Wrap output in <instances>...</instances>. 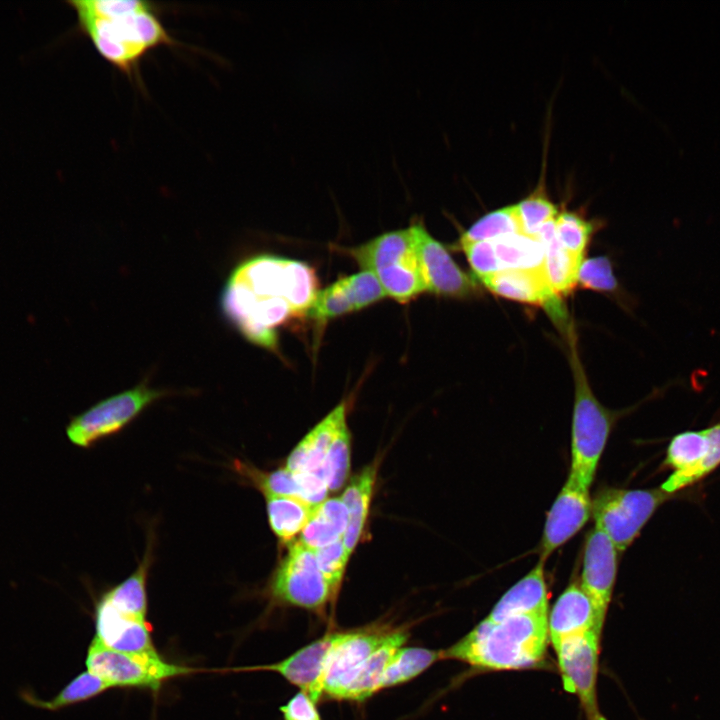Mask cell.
Returning <instances> with one entry per match:
<instances>
[{"label":"cell","instance_id":"cell-31","mask_svg":"<svg viewBox=\"0 0 720 720\" xmlns=\"http://www.w3.org/2000/svg\"><path fill=\"white\" fill-rule=\"evenodd\" d=\"M233 467L236 473L260 490L265 497L301 499V488L297 477L286 468L265 472L241 460H235Z\"/></svg>","mask_w":720,"mask_h":720},{"label":"cell","instance_id":"cell-32","mask_svg":"<svg viewBox=\"0 0 720 720\" xmlns=\"http://www.w3.org/2000/svg\"><path fill=\"white\" fill-rule=\"evenodd\" d=\"M522 233L515 205L492 211L473 223L460 237L459 245Z\"/></svg>","mask_w":720,"mask_h":720},{"label":"cell","instance_id":"cell-40","mask_svg":"<svg viewBox=\"0 0 720 720\" xmlns=\"http://www.w3.org/2000/svg\"><path fill=\"white\" fill-rule=\"evenodd\" d=\"M280 710L284 720H322L316 703L302 691L281 706Z\"/></svg>","mask_w":720,"mask_h":720},{"label":"cell","instance_id":"cell-28","mask_svg":"<svg viewBox=\"0 0 720 720\" xmlns=\"http://www.w3.org/2000/svg\"><path fill=\"white\" fill-rule=\"evenodd\" d=\"M542 269L553 292L560 298L569 294L577 283L583 257L566 250L555 237L544 244Z\"/></svg>","mask_w":720,"mask_h":720},{"label":"cell","instance_id":"cell-35","mask_svg":"<svg viewBox=\"0 0 720 720\" xmlns=\"http://www.w3.org/2000/svg\"><path fill=\"white\" fill-rule=\"evenodd\" d=\"M523 234L535 236L545 224L555 220L558 210L543 192H535L515 204Z\"/></svg>","mask_w":720,"mask_h":720},{"label":"cell","instance_id":"cell-39","mask_svg":"<svg viewBox=\"0 0 720 720\" xmlns=\"http://www.w3.org/2000/svg\"><path fill=\"white\" fill-rule=\"evenodd\" d=\"M460 248L479 280L502 271L493 240L461 244Z\"/></svg>","mask_w":720,"mask_h":720},{"label":"cell","instance_id":"cell-30","mask_svg":"<svg viewBox=\"0 0 720 720\" xmlns=\"http://www.w3.org/2000/svg\"><path fill=\"white\" fill-rule=\"evenodd\" d=\"M438 660H442L441 650L401 647L387 666L379 689L382 690L410 681Z\"/></svg>","mask_w":720,"mask_h":720},{"label":"cell","instance_id":"cell-16","mask_svg":"<svg viewBox=\"0 0 720 720\" xmlns=\"http://www.w3.org/2000/svg\"><path fill=\"white\" fill-rule=\"evenodd\" d=\"M383 297L386 295L376 277L361 270L320 290L306 314L313 320L327 321L361 310Z\"/></svg>","mask_w":720,"mask_h":720},{"label":"cell","instance_id":"cell-4","mask_svg":"<svg viewBox=\"0 0 720 720\" xmlns=\"http://www.w3.org/2000/svg\"><path fill=\"white\" fill-rule=\"evenodd\" d=\"M570 338V363L575 380V399L568 477L589 489L614 424L615 414L595 397L580 363L574 339Z\"/></svg>","mask_w":720,"mask_h":720},{"label":"cell","instance_id":"cell-12","mask_svg":"<svg viewBox=\"0 0 720 720\" xmlns=\"http://www.w3.org/2000/svg\"><path fill=\"white\" fill-rule=\"evenodd\" d=\"M600 638L592 631L554 646L564 689L577 695L587 720H607L596 694Z\"/></svg>","mask_w":720,"mask_h":720},{"label":"cell","instance_id":"cell-37","mask_svg":"<svg viewBox=\"0 0 720 720\" xmlns=\"http://www.w3.org/2000/svg\"><path fill=\"white\" fill-rule=\"evenodd\" d=\"M314 552L319 570L333 592L337 594L350 556L342 539Z\"/></svg>","mask_w":720,"mask_h":720},{"label":"cell","instance_id":"cell-6","mask_svg":"<svg viewBox=\"0 0 720 720\" xmlns=\"http://www.w3.org/2000/svg\"><path fill=\"white\" fill-rule=\"evenodd\" d=\"M674 494L653 489L604 488L592 498L595 527L603 531L618 552L625 551L657 509Z\"/></svg>","mask_w":720,"mask_h":720},{"label":"cell","instance_id":"cell-20","mask_svg":"<svg viewBox=\"0 0 720 720\" xmlns=\"http://www.w3.org/2000/svg\"><path fill=\"white\" fill-rule=\"evenodd\" d=\"M147 621L124 616L103 599L95 607V638L105 647L132 654L158 652Z\"/></svg>","mask_w":720,"mask_h":720},{"label":"cell","instance_id":"cell-19","mask_svg":"<svg viewBox=\"0 0 720 720\" xmlns=\"http://www.w3.org/2000/svg\"><path fill=\"white\" fill-rule=\"evenodd\" d=\"M602 628L596 608L579 581L571 583L561 593L548 616V633L553 647L567 638L592 631L601 636Z\"/></svg>","mask_w":720,"mask_h":720},{"label":"cell","instance_id":"cell-26","mask_svg":"<svg viewBox=\"0 0 720 720\" xmlns=\"http://www.w3.org/2000/svg\"><path fill=\"white\" fill-rule=\"evenodd\" d=\"M110 688L109 684L86 670L75 676L48 700L40 699L29 689H22L19 696L30 706L48 711H58L97 697Z\"/></svg>","mask_w":720,"mask_h":720},{"label":"cell","instance_id":"cell-36","mask_svg":"<svg viewBox=\"0 0 720 720\" xmlns=\"http://www.w3.org/2000/svg\"><path fill=\"white\" fill-rule=\"evenodd\" d=\"M344 533L345 529L317 505L301 532L299 542L317 550L342 539Z\"/></svg>","mask_w":720,"mask_h":720},{"label":"cell","instance_id":"cell-9","mask_svg":"<svg viewBox=\"0 0 720 720\" xmlns=\"http://www.w3.org/2000/svg\"><path fill=\"white\" fill-rule=\"evenodd\" d=\"M270 600L323 612L336 594L319 570L315 552L295 542L274 571L267 587Z\"/></svg>","mask_w":720,"mask_h":720},{"label":"cell","instance_id":"cell-3","mask_svg":"<svg viewBox=\"0 0 720 720\" xmlns=\"http://www.w3.org/2000/svg\"><path fill=\"white\" fill-rule=\"evenodd\" d=\"M548 639V614L485 618L441 655L482 670L530 669L543 664Z\"/></svg>","mask_w":720,"mask_h":720},{"label":"cell","instance_id":"cell-7","mask_svg":"<svg viewBox=\"0 0 720 720\" xmlns=\"http://www.w3.org/2000/svg\"><path fill=\"white\" fill-rule=\"evenodd\" d=\"M86 668L111 688H140L158 691L170 679L193 669L165 660L158 652L132 654L109 649L95 637L86 655Z\"/></svg>","mask_w":720,"mask_h":720},{"label":"cell","instance_id":"cell-10","mask_svg":"<svg viewBox=\"0 0 720 720\" xmlns=\"http://www.w3.org/2000/svg\"><path fill=\"white\" fill-rule=\"evenodd\" d=\"M664 467L672 473L660 488L668 494L691 486L720 466V422L706 429L675 435L666 449Z\"/></svg>","mask_w":720,"mask_h":720},{"label":"cell","instance_id":"cell-29","mask_svg":"<svg viewBox=\"0 0 720 720\" xmlns=\"http://www.w3.org/2000/svg\"><path fill=\"white\" fill-rule=\"evenodd\" d=\"M502 270L536 269L543 265L544 245L534 236L514 233L493 240Z\"/></svg>","mask_w":720,"mask_h":720},{"label":"cell","instance_id":"cell-23","mask_svg":"<svg viewBox=\"0 0 720 720\" xmlns=\"http://www.w3.org/2000/svg\"><path fill=\"white\" fill-rule=\"evenodd\" d=\"M408 631L402 627L393 628L384 642L371 654L350 686L344 700L363 701L380 689L383 674L394 654L406 643Z\"/></svg>","mask_w":720,"mask_h":720},{"label":"cell","instance_id":"cell-22","mask_svg":"<svg viewBox=\"0 0 720 720\" xmlns=\"http://www.w3.org/2000/svg\"><path fill=\"white\" fill-rule=\"evenodd\" d=\"M544 564L538 560L524 577L501 596L486 618L496 622L515 615L548 614Z\"/></svg>","mask_w":720,"mask_h":720},{"label":"cell","instance_id":"cell-15","mask_svg":"<svg viewBox=\"0 0 720 720\" xmlns=\"http://www.w3.org/2000/svg\"><path fill=\"white\" fill-rule=\"evenodd\" d=\"M617 567L618 550L610 538L594 526L585 538L579 582L603 624L615 587Z\"/></svg>","mask_w":720,"mask_h":720},{"label":"cell","instance_id":"cell-1","mask_svg":"<svg viewBox=\"0 0 720 720\" xmlns=\"http://www.w3.org/2000/svg\"><path fill=\"white\" fill-rule=\"evenodd\" d=\"M318 292V279L310 265L259 255L235 268L223 290L221 307L250 343L277 352V329L306 314Z\"/></svg>","mask_w":720,"mask_h":720},{"label":"cell","instance_id":"cell-2","mask_svg":"<svg viewBox=\"0 0 720 720\" xmlns=\"http://www.w3.org/2000/svg\"><path fill=\"white\" fill-rule=\"evenodd\" d=\"M69 4L80 31L97 53L129 77L138 73L140 63L151 51L177 45L151 2L77 0Z\"/></svg>","mask_w":720,"mask_h":720},{"label":"cell","instance_id":"cell-5","mask_svg":"<svg viewBox=\"0 0 720 720\" xmlns=\"http://www.w3.org/2000/svg\"><path fill=\"white\" fill-rule=\"evenodd\" d=\"M361 270L372 273L386 296L406 303L426 291L408 227L382 233L345 249Z\"/></svg>","mask_w":720,"mask_h":720},{"label":"cell","instance_id":"cell-11","mask_svg":"<svg viewBox=\"0 0 720 720\" xmlns=\"http://www.w3.org/2000/svg\"><path fill=\"white\" fill-rule=\"evenodd\" d=\"M394 627L374 625L351 631L333 632L322 680V695L344 700L346 691L371 654Z\"/></svg>","mask_w":720,"mask_h":720},{"label":"cell","instance_id":"cell-27","mask_svg":"<svg viewBox=\"0 0 720 720\" xmlns=\"http://www.w3.org/2000/svg\"><path fill=\"white\" fill-rule=\"evenodd\" d=\"M268 522L282 544H289L302 532L314 507L294 497H266Z\"/></svg>","mask_w":720,"mask_h":720},{"label":"cell","instance_id":"cell-18","mask_svg":"<svg viewBox=\"0 0 720 720\" xmlns=\"http://www.w3.org/2000/svg\"><path fill=\"white\" fill-rule=\"evenodd\" d=\"M492 293L522 303L545 308L559 323L566 321L560 298L553 292L542 267L507 269L480 280Z\"/></svg>","mask_w":720,"mask_h":720},{"label":"cell","instance_id":"cell-24","mask_svg":"<svg viewBox=\"0 0 720 720\" xmlns=\"http://www.w3.org/2000/svg\"><path fill=\"white\" fill-rule=\"evenodd\" d=\"M376 474V464L366 466L351 480L341 497L348 510V525L342 541L350 555L357 546L365 528L375 487Z\"/></svg>","mask_w":720,"mask_h":720},{"label":"cell","instance_id":"cell-38","mask_svg":"<svg viewBox=\"0 0 720 720\" xmlns=\"http://www.w3.org/2000/svg\"><path fill=\"white\" fill-rule=\"evenodd\" d=\"M577 283L584 288L601 292H610L617 288L611 262L605 256L583 260L578 271Z\"/></svg>","mask_w":720,"mask_h":720},{"label":"cell","instance_id":"cell-8","mask_svg":"<svg viewBox=\"0 0 720 720\" xmlns=\"http://www.w3.org/2000/svg\"><path fill=\"white\" fill-rule=\"evenodd\" d=\"M169 394L168 390L152 388L143 380L73 417L66 427L67 438L77 447L89 448L122 430L152 403Z\"/></svg>","mask_w":720,"mask_h":720},{"label":"cell","instance_id":"cell-21","mask_svg":"<svg viewBox=\"0 0 720 720\" xmlns=\"http://www.w3.org/2000/svg\"><path fill=\"white\" fill-rule=\"evenodd\" d=\"M346 409L345 402L339 403L314 426L289 454L285 468L293 473H316L325 479L323 465L334 439L347 426Z\"/></svg>","mask_w":720,"mask_h":720},{"label":"cell","instance_id":"cell-14","mask_svg":"<svg viewBox=\"0 0 720 720\" xmlns=\"http://www.w3.org/2000/svg\"><path fill=\"white\" fill-rule=\"evenodd\" d=\"M592 516L589 489L567 477L547 513L539 546V559L551 554L577 534Z\"/></svg>","mask_w":720,"mask_h":720},{"label":"cell","instance_id":"cell-34","mask_svg":"<svg viewBox=\"0 0 720 720\" xmlns=\"http://www.w3.org/2000/svg\"><path fill=\"white\" fill-rule=\"evenodd\" d=\"M350 458L351 435L346 426L334 439L323 465L329 491L339 490L346 482L350 472Z\"/></svg>","mask_w":720,"mask_h":720},{"label":"cell","instance_id":"cell-33","mask_svg":"<svg viewBox=\"0 0 720 720\" xmlns=\"http://www.w3.org/2000/svg\"><path fill=\"white\" fill-rule=\"evenodd\" d=\"M594 228L590 221L575 212L563 211L555 218L558 242L569 252L583 257Z\"/></svg>","mask_w":720,"mask_h":720},{"label":"cell","instance_id":"cell-17","mask_svg":"<svg viewBox=\"0 0 720 720\" xmlns=\"http://www.w3.org/2000/svg\"><path fill=\"white\" fill-rule=\"evenodd\" d=\"M332 641L333 633H327L279 662L234 670H265L278 673L317 703L323 698L322 680Z\"/></svg>","mask_w":720,"mask_h":720},{"label":"cell","instance_id":"cell-13","mask_svg":"<svg viewBox=\"0 0 720 720\" xmlns=\"http://www.w3.org/2000/svg\"><path fill=\"white\" fill-rule=\"evenodd\" d=\"M408 229L426 291L454 298L470 297L477 292L473 279L464 273L422 221L415 220Z\"/></svg>","mask_w":720,"mask_h":720},{"label":"cell","instance_id":"cell-25","mask_svg":"<svg viewBox=\"0 0 720 720\" xmlns=\"http://www.w3.org/2000/svg\"><path fill=\"white\" fill-rule=\"evenodd\" d=\"M150 562V552L147 551L137 569L107 591L101 599L124 616L147 621L146 583Z\"/></svg>","mask_w":720,"mask_h":720}]
</instances>
